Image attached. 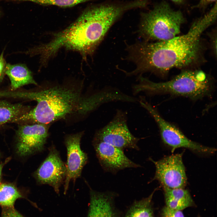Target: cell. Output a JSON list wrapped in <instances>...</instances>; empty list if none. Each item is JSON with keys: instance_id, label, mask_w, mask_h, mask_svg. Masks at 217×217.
I'll return each mask as SVG.
<instances>
[{"instance_id": "obj_1", "label": "cell", "mask_w": 217, "mask_h": 217, "mask_svg": "<svg viewBox=\"0 0 217 217\" xmlns=\"http://www.w3.org/2000/svg\"><path fill=\"white\" fill-rule=\"evenodd\" d=\"M212 10L195 20L186 34L169 40L154 42H137L127 48L128 58L136 68L128 76L150 72L164 76L174 68H189L203 58V46L201 36L216 20Z\"/></svg>"}, {"instance_id": "obj_2", "label": "cell", "mask_w": 217, "mask_h": 217, "mask_svg": "<svg viewBox=\"0 0 217 217\" xmlns=\"http://www.w3.org/2000/svg\"><path fill=\"white\" fill-rule=\"evenodd\" d=\"M130 9L127 4H105L85 9L74 22L54 35L41 50L51 58L62 48L79 52L84 55L92 53L115 22Z\"/></svg>"}, {"instance_id": "obj_3", "label": "cell", "mask_w": 217, "mask_h": 217, "mask_svg": "<svg viewBox=\"0 0 217 217\" xmlns=\"http://www.w3.org/2000/svg\"><path fill=\"white\" fill-rule=\"evenodd\" d=\"M5 97L26 99L37 102L33 109L12 122H32L46 124L76 112L86 113L94 110L96 102L91 95L83 98L80 89L56 86L37 91H5Z\"/></svg>"}, {"instance_id": "obj_4", "label": "cell", "mask_w": 217, "mask_h": 217, "mask_svg": "<svg viewBox=\"0 0 217 217\" xmlns=\"http://www.w3.org/2000/svg\"><path fill=\"white\" fill-rule=\"evenodd\" d=\"M133 85V95L144 92L148 95L169 94L197 100L212 94L214 88L212 77L200 70L183 71L169 80L155 82L140 76Z\"/></svg>"}, {"instance_id": "obj_5", "label": "cell", "mask_w": 217, "mask_h": 217, "mask_svg": "<svg viewBox=\"0 0 217 217\" xmlns=\"http://www.w3.org/2000/svg\"><path fill=\"white\" fill-rule=\"evenodd\" d=\"M185 22L180 10H174L163 1L142 15L138 32L146 41H165L178 36Z\"/></svg>"}, {"instance_id": "obj_6", "label": "cell", "mask_w": 217, "mask_h": 217, "mask_svg": "<svg viewBox=\"0 0 217 217\" xmlns=\"http://www.w3.org/2000/svg\"><path fill=\"white\" fill-rule=\"evenodd\" d=\"M139 103L154 119L159 128L162 141L171 148L172 152L180 148H186L203 153H213L215 152L216 149L214 148L203 146L188 138L178 128L164 119L145 98L141 99Z\"/></svg>"}, {"instance_id": "obj_7", "label": "cell", "mask_w": 217, "mask_h": 217, "mask_svg": "<svg viewBox=\"0 0 217 217\" xmlns=\"http://www.w3.org/2000/svg\"><path fill=\"white\" fill-rule=\"evenodd\" d=\"M126 113L117 109L113 118L96 133L94 140L102 141L123 150L129 148L139 150L137 143L140 139L130 131Z\"/></svg>"}, {"instance_id": "obj_8", "label": "cell", "mask_w": 217, "mask_h": 217, "mask_svg": "<svg viewBox=\"0 0 217 217\" xmlns=\"http://www.w3.org/2000/svg\"><path fill=\"white\" fill-rule=\"evenodd\" d=\"M182 154H173L157 161L149 158L156 167L153 180L158 181L163 188H183L187 184V178Z\"/></svg>"}, {"instance_id": "obj_9", "label": "cell", "mask_w": 217, "mask_h": 217, "mask_svg": "<svg viewBox=\"0 0 217 217\" xmlns=\"http://www.w3.org/2000/svg\"><path fill=\"white\" fill-rule=\"evenodd\" d=\"M46 124H21L16 134L15 152L21 157L42 151L49 136Z\"/></svg>"}, {"instance_id": "obj_10", "label": "cell", "mask_w": 217, "mask_h": 217, "mask_svg": "<svg viewBox=\"0 0 217 217\" xmlns=\"http://www.w3.org/2000/svg\"><path fill=\"white\" fill-rule=\"evenodd\" d=\"M66 173V165L55 148L52 146L49 149L48 156L34 172V176L39 184L49 185L58 194Z\"/></svg>"}, {"instance_id": "obj_11", "label": "cell", "mask_w": 217, "mask_h": 217, "mask_svg": "<svg viewBox=\"0 0 217 217\" xmlns=\"http://www.w3.org/2000/svg\"><path fill=\"white\" fill-rule=\"evenodd\" d=\"M83 133L80 132L66 136L64 143L67 150V161L66 164V173L64 181V192L65 194L70 182L81 175L82 169L88 161L87 154L81 149L80 141Z\"/></svg>"}, {"instance_id": "obj_12", "label": "cell", "mask_w": 217, "mask_h": 217, "mask_svg": "<svg viewBox=\"0 0 217 217\" xmlns=\"http://www.w3.org/2000/svg\"><path fill=\"white\" fill-rule=\"evenodd\" d=\"M93 145L99 162L104 170L113 174L141 166L131 161L123 150L104 142L93 139Z\"/></svg>"}, {"instance_id": "obj_13", "label": "cell", "mask_w": 217, "mask_h": 217, "mask_svg": "<svg viewBox=\"0 0 217 217\" xmlns=\"http://www.w3.org/2000/svg\"><path fill=\"white\" fill-rule=\"evenodd\" d=\"M90 189V202L87 217H117L113 206V193Z\"/></svg>"}, {"instance_id": "obj_14", "label": "cell", "mask_w": 217, "mask_h": 217, "mask_svg": "<svg viewBox=\"0 0 217 217\" xmlns=\"http://www.w3.org/2000/svg\"><path fill=\"white\" fill-rule=\"evenodd\" d=\"M5 74L10 80L11 91H15L26 85H37L31 72L24 64H6Z\"/></svg>"}, {"instance_id": "obj_15", "label": "cell", "mask_w": 217, "mask_h": 217, "mask_svg": "<svg viewBox=\"0 0 217 217\" xmlns=\"http://www.w3.org/2000/svg\"><path fill=\"white\" fill-rule=\"evenodd\" d=\"M166 206L182 210L193 206L194 202L189 191L184 188H164Z\"/></svg>"}, {"instance_id": "obj_16", "label": "cell", "mask_w": 217, "mask_h": 217, "mask_svg": "<svg viewBox=\"0 0 217 217\" xmlns=\"http://www.w3.org/2000/svg\"><path fill=\"white\" fill-rule=\"evenodd\" d=\"M29 110L28 107L21 104H12L6 101H0V126L11 122Z\"/></svg>"}, {"instance_id": "obj_17", "label": "cell", "mask_w": 217, "mask_h": 217, "mask_svg": "<svg viewBox=\"0 0 217 217\" xmlns=\"http://www.w3.org/2000/svg\"><path fill=\"white\" fill-rule=\"evenodd\" d=\"M26 197L14 184L3 183L0 185V206L1 207H14L16 201Z\"/></svg>"}, {"instance_id": "obj_18", "label": "cell", "mask_w": 217, "mask_h": 217, "mask_svg": "<svg viewBox=\"0 0 217 217\" xmlns=\"http://www.w3.org/2000/svg\"><path fill=\"white\" fill-rule=\"evenodd\" d=\"M154 190L148 197L135 201L127 211L125 217H151L153 215L152 199Z\"/></svg>"}, {"instance_id": "obj_19", "label": "cell", "mask_w": 217, "mask_h": 217, "mask_svg": "<svg viewBox=\"0 0 217 217\" xmlns=\"http://www.w3.org/2000/svg\"><path fill=\"white\" fill-rule=\"evenodd\" d=\"M30 1L43 5H55L61 7H70L90 0H14Z\"/></svg>"}, {"instance_id": "obj_20", "label": "cell", "mask_w": 217, "mask_h": 217, "mask_svg": "<svg viewBox=\"0 0 217 217\" xmlns=\"http://www.w3.org/2000/svg\"><path fill=\"white\" fill-rule=\"evenodd\" d=\"M0 217H26L14 207H2Z\"/></svg>"}, {"instance_id": "obj_21", "label": "cell", "mask_w": 217, "mask_h": 217, "mask_svg": "<svg viewBox=\"0 0 217 217\" xmlns=\"http://www.w3.org/2000/svg\"><path fill=\"white\" fill-rule=\"evenodd\" d=\"M162 217H184L181 210H176L165 206L162 209Z\"/></svg>"}, {"instance_id": "obj_22", "label": "cell", "mask_w": 217, "mask_h": 217, "mask_svg": "<svg viewBox=\"0 0 217 217\" xmlns=\"http://www.w3.org/2000/svg\"><path fill=\"white\" fill-rule=\"evenodd\" d=\"M211 43V47L214 56H217V31L216 30H214L209 34Z\"/></svg>"}, {"instance_id": "obj_23", "label": "cell", "mask_w": 217, "mask_h": 217, "mask_svg": "<svg viewBox=\"0 0 217 217\" xmlns=\"http://www.w3.org/2000/svg\"><path fill=\"white\" fill-rule=\"evenodd\" d=\"M6 64L3 57V51L0 55V82L1 81L5 74Z\"/></svg>"}, {"instance_id": "obj_24", "label": "cell", "mask_w": 217, "mask_h": 217, "mask_svg": "<svg viewBox=\"0 0 217 217\" xmlns=\"http://www.w3.org/2000/svg\"><path fill=\"white\" fill-rule=\"evenodd\" d=\"M217 0H200L198 3L193 6V8H203L213 2H216Z\"/></svg>"}, {"instance_id": "obj_25", "label": "cell", "mask_w": 217, "mask_h": 217, "mask_svg": "<svg viewBox=\"0 0 217 217\" xmlns=\"http://www.w3.org/2000/svg\"><path fill=\"white\" fill-rule=\"evenodd\" d=\"M5 164V162L2 163V164H0V181L1 178L2 169L4 165Z\"/></svg>"}, {"instance_id": "obj_26", "label": "cell", "mask_w": 217, "mask_h": 217, "mask_svg": "<svg viewBox=\"0 0 217 217\" xmlns=\"http://www.w3.org/2000/svg\"><path fill=\"white\" fill-rule=\"evenodd\" d=\"M171 1H173L174 2H175L176 3H181L182 2L183 0H171Z\"/></svg>"}, {"instance_id": "obj_27", "label": "cell", "mask_w": 217, "mask_h": 217, "mask_svg": "<svg viewBox=\"0 0 217 217\" xmlns=\"http://www.w3.org/2000/svg\"><path fill=\"white\" fill-rule=\"evenodd\" d=\"M1 11H0V15H1Z\"/></svg>"}, {"instance_id": "obj_28", "label": "cell", "mask_w": 217, "mask_h": 217, "mask_svg": "<svg viewBox=\"0 0 217 217\" xmlns=\"http://www.w3.org/2000/svg\"><path fill=\"white\" fill-rule=\"evenodd\" d=\"M151 217H154L153 216H151Z\"/></svg>"}, {"instance_id": "obj_29", "label": "cell", "mask_w": 217, "mask_h": 217, "mask_svg": "<svg viewBox=\"0 0 217 217\" xmlns=\"http://www.w3.org/2000/svg\"></svg>"}]
</instances>
